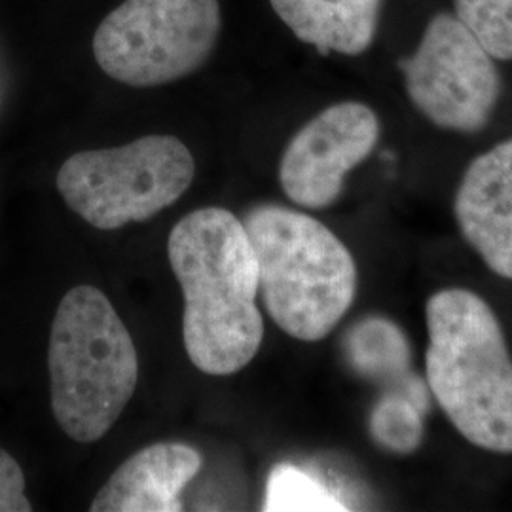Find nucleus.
Wrapping results in <instances>:
<instances>
[{
	"label": "nucleus",
	"mask_w": 512,
	"mask_h": 512,
	"mask_svg": "<svg viewBox=\"0 0 512 512\" xmlns=\"http://www.w3.org/2000/svg\"><path fill=\"white\" fill-rule=\"evenodd\" d=\"M380 139L376 112L357 101L332 105L300 129L285 148L279 183L287 198L308 209H325L344 190L353 167L365 162Z\"/></svg>",
	"instance_id": "obj_8"
},
{
	"label": "nucleus",
	"mask_w": 512,
	"mask_h": 512,
	"mask_svg": "<svg viewBox=\"0 0 512 512\" xmlns=\"http://www.w3.org/2000/svg\"><path fill=\"white\" fill-rule=\"evenodd\" d=\"M410 101L435 126L476 133L499 99L494 57L454 14L427 25L420 48L401 63Z\"/></svg>",
	"instance_id": "obj_7"
},
{
	"label": "nucleus",
	"mask_w": 512,
	"mask_h": 512,
	"mask_svg": "<svg viewBox=\"0 0 512 512\" xmlns=\"http://www.w3.org/2000/svg\"><path fill=\"white\" fill-rule=\"evenodd\" d=\"M264 509L270 512L348 511L315 476L289 465H277L268 478Z\"/></svg>",
	"instance_id": "obj_14"
},
{
	"label": "nucleus",
	"mask_w": 512,
	"mask_h": 512,
	"mask_svg": "<svg viewBox=\"0 0 512 512\" xmlns=\"http://www.w3.org/2000/svg\"><path fill=\"white\" fill-rule=\"evenodd\" d=\"M25 495V476L18 461L0 448V512H31Z\"/></svg>",
	"instance_id": "obj_16"
},
{
	"label": "nucleus",
	"mask_w": 512,
	"mask_h": 512,
	"mask_svg": "<svg viewBox=\"0 0 512 512\" xmlns=\"http://www.w3.org/2000/svg\"><path fill=\"white\" fill-rule=\"evenodd\" d=\"M48 368L59 427L76 442L103 439L135 393L139 359L124 321L99 289L80 285L59 302Z\"/></svg>",
	"instance_id": "obj_4"
},
{
	"label": "nucleus",
	"mask_w": 512,
	"mask_h": 512,
	"mask_svg": "<svg viewBox=\"0 0 512 512\" xmlns=\"http://www.w3.org/2000/svg\"><path fill=\"white\" fill-rule=\"evenodd\" d=\"M196 164L181 139L148 135L129 145L86 150L57 173L65 203L93 228L118 230L152 219L177 202L194 181Z\"/></svg>",
	"instance_id": "obj_5"
},
{
	"label": "nucleus",
	"mask_w": 512,
	"mask_h": 512,
	"mask_svg": "<svg viewBox=\"0 0 512 512\" xmlns=\"http://www.w3.org/2000/svg\"><path fill=\"white\" fill-rule=\"evenodd\" d=\"M427 408L416 403L403 387L385 395L372 410L370 435L382 448L410 456L423 440V414Z\"/></svg>",
	"instance_id": "obj_13"
},
{
	"label": "nucleus",
	"mask_w": 512,
	"mask_h": 512,
	"mask_svg": "<svg viewBox=\"0 0 512 512\" xmlns=\"http://www.w3.org/2000/svg\"><path fill=\"white\" fill-rule=\"evenodd\" d=\"M202 456L181 442H162L126 459L95 495L93 512L183 511L181 494L200 473Z\"/></svg>",
	"instance_id": "obj_10"
},
{
	"label": "nucleus",
	"mask_w": 512,
	"mask_h": 512,
	"mask_svg": "<svg viewBox=\"0 0 512 512\" xmlns=\"http://www.w3.org/2000/svg\"><path fill=\"white\" fill-rule=\"evenodd\" d=\"M219 35V0H124L97 27L93 55L110 78L152 88L196 73Z\"/></svg>",
	"instance_id": "obj_6"
},
{
	"label": "nucleus",
	"mask_w": 512,
	"mask_h": 512,
	"mask_svg": "<svg viewBox=\"0 0 512 512\" xmlns=\"http://www.w3.org/2000/svg\"><path fill=\"white\" fill-rule=\"evenodd\" d=\"M258 262V293L275 325L302 342L327 338L357 294V266L323 222L279 205L245 220Z\"/></svg>",
	"instance_id": "obj_3"
},
{
	"label": "nucleus",
	"mask_w": 512,
	"mask_h": 512,
	"mask_svg": "<svg viewBox=\"0 0 512 512\" xmlns=\"http://www.w3.org/2000/svg\"><path fill=\"white\" fill-rule=\"evenodd\" d=\"M167 251L183 289L188 359L211 376L239 372L264 338L258 262L243 222L220 207L198 209L175 224Z\"/></svg>",
	"instance_id": "obj_1"
},
{
	"label": "nucleus",
	"mask_w": 512,
	"mask_h": 512,
	"mask_svg": "<svg viewBox=\"0 0 512 512\" xmlns=\"http://www.w3.org/2000/svg\"><path fill=\"white\" fill-rule=\"evenodd\" d=\"M425 382L459 435L512 454V357L490 304L469 289H444L425 306Z\"/></svg>",
	"instance_id": "obj_2"
},
{
	"label": "nucleus",
	"mask_w": 512,
	"mask_h": 512,
	"mask_svg": "<svg viewBox=\"0 0 512 512\" xmlns=\"http://www.w3.org/2000/svg\"><path fill=\"white\" fill-rule=\"evenodd\" d=\"M454 215L484 264L512 281V139L480 154L459 183Z\"/></svg>",
	"instance_id": "obj_9"
},
{
	"label": "nucleus",
	"mask_w": 512,
	"mask_h": 512,
	"mask_svg": "<svg viewBox=\"0 0 512 512\" xmlns=\"http://www.w3.org/2000/svg\"><path fill=\"white\" fill-rule=\"evenodd\" d=\"M349 365L370 380L401 382L410 365V348L403 330L384 317H366L346 338Z\"/></svg>",
	"instance_id": "obj_12"
},
{
	"label": "nucleus",
	"mask_w": 512,
	"mask_h": 512,
	"mask_svg": "<svg viewBox=\"0 0 512 512\" xmlns=\"http://www.w3.org/2000/svg\"><path fill=\"white\" fill-rule=\"evenodd\" d=\"M275 14L321 54L359 55L376 37L382 0H270Z\"/></svg>",
	"instance_id": "obj_11"
},
{
	"label": "nucleus",
	"mask_w": 512,
	"mask_h": 512,
	"mask_svg": "<svg viewBox=\"0 0 512 512\" xmlns=\"http://www.w3.org/2000/svg\"><path fill=\"white\" fill-rule=\"evenodd\" d=\"M459 21L494 59H512V0H454Z\"/></svg>",
	"instance_id": "obj_15"
}]
</instances>
